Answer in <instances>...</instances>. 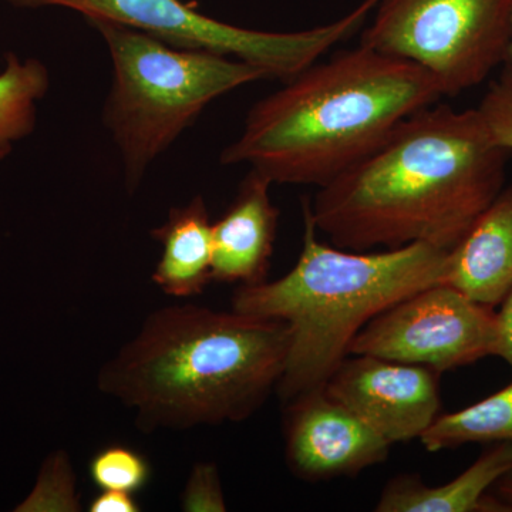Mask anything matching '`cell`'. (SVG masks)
Returning a JSON list of instances; mask_svg holds the SVG:
<instances>
[{
	"mask_svg": "<svg viewBox=\"0 0 512 512\" xmlns=\"http://www.w3.org/2000/svg\"><path fill=\"white\" fill-rule=\"evenodd\" d=\"M511 151L495 146L476 109L431 104L309 201L335 247L427 244L451 251L505 187Z\"/></svg>",
	"mask_w": 512,
	"mask_h": 512,
	"instance_id": "6da1fadb",
	"label": "cell"
},
{
	"mask_svg": "<svg viewBox=\"0 0 512 512\" xmlns=\"http://www.w3.org/2000/svg\"><path fill=\"white\" fill-rule=\"evenodd\" d=\"M441 97L421 67L359 45L258 101L221 163L251 165L272 184L325 187Z\"/></svg>",
	"mask_w": 512,
	"mask_h": 512,
	"instance_id": "7a4b0ae2",
	"label": "cell"
},
{
	"mask_svg": "<svg viewBox=\"0 0 512 512\" xmlns=\"http://www.w3.org/2000/svg\"><path fill=\"white\" fill-rule=\"evenodd\" d=\"M288 348L279 320L168 306L101 367L97 386L133 410L144 431L235 423L278 386Z\"/></svg>",
	"mask_w": 512,
	"mask_h": 512,
	"instance_id": "3957f363",
	"label": "cell"
},
{
	"mask_svg": "<svg viewBox=\"0 0 512 512\" xmlns=\"http://www.w3.org/2000/svg\"><path fill=\"white\" fill-rule=\"evenodd\" d=\"M303 244L282 278L239 286L232 309L285 323L288 356L276 390L284 402L325 386L370 320L407 296L441 284L447 252L427 244L382 252L323 244L302 201Z\"/></svg>",
	"mask_w": 512,
	"mask_h": 512,
	"instance_id": "277c9868",
	"label": "cell"
},
{
	"mask_svg": "<svg viewBox=\"0 0 512 512\" xmlns=\"http://www.w3.org/2000/svg\"><path fill=\"white\" fill-rule=\"evenodd\" d=\"M87 23L103 37L113 64L104 123L123 157L130 191L211 101L268 79L264 70L235 57L170 45L106 20Z\"/></svg>",
	"mask_w": 512,
	"mask_h": 512,
	"instance_id": "5b68a950",
	"label": "cell"
},
{
	"mask_svg": "<svg viewBox=\"0 0 512 512\" xmlns=\"http://www.w3.org/2000/svg\"><path fill=\"white\" fill-rule=\"evenodd\" d=\"M360 45L416 64L443 97L480 86L503 66L512 0H379Z\"/></svg>",
	"mask_w": 512,
	"mask_h": 512,
	"instance_id": "8992f818",
	"label": "cell"
},
{
	"mask_svg": "<svg viewBox=\"0 0 512 512\" xmlns=\"http://www.w3.org/2000/svg\"><path fill=\"white\" fill-rule=\"evenodd\" d=\"M13 8H64L86 20H106L141 30L170 45L210 50L289 80L308 69L333 46L362 28L379 0H363L329 25L302 32L276 33L239 28L202 15L183 0H5Z\"/></svg>",
	"mask_w": 512,
	"mask_h": 512,
	"instance_id": "52a82bcc",
	"label": "cell"
},
{
	"mask_svg": "<svg viewBox=\"0 0 512 512\" xmlns=\"http://www.w3.org/2000/svg\"><path fill=\"white\" fill-rule=\"evenodd\" d=\"M495 312L444 284L394 303L360 330L350 355L450 372L493 356Z\"/></svg>",
	"mask_w": 512,
	"mask_h": 512,
	"instance_id": "ba28073f",
	"label": "cell"
},
{
	"mask_svg": "<svg viewBox=\"0 0 512 512\" xmlns=\"http://www.w3.org/2000/svg\"><path fill=\"white\" fill-rule=\"evenodd\" d=\"M440 373L367 355H349L325 390L389 444L420 439L439 417Z\"/></svg>",
	"mask_w": 512,
	"mask_h": 512,
	"instance_id": "9c48e42d",
	"label": "cell"
},
{
	"mask_svg": "<svg viewBox=\"0 0 512 512\" xmlns=\"http://www.w3.org/2000/svg\"><path fill=\"white\" fill-rule=\"evenodd\" d=\"M286 403L285 457L296 477L305 481L353 477L389 457L392 444L329 396L325 386Z\"/></svg>",
	"mask_w": 512,
	"mask_h": 512,
	"instance_id": "30bf717a",
	"label": "cell"
},
{
	"mask_svg": "<svg viewBox=\"0 0 512 512\" xmlns=\"http://www.w3.org/2000/svg\"><path fill=\"white\" fill-rule=\"evenodd\" d=\"M271 185L251 168L228 210L212 224V281L241 286L266 281L279 218Z\"/></svg>",
	"mask_w": 512,
	"mask_h": 512,
	"instance_id": "8fae6325",
	"label": "cell"
},
{
	"mask_svg": "<svg viewBox=\"0 0 512 512\" xmlns=\"http://www.w3.org/2000/svg\"><path fill=\"white\" fill-rule=\"evenodd\" d=\"M441 284L488 308L503 301L512 288V185L503 188L447 252Z\"/></svg>",
	"mask_w": 512,
	"mask_h": 512,
	"instance_id": "7c38bea8",
	"label": "cell"
},
{
	"mask_svg": "<svg viewBox=\"0 0 512 512\" xmlns=\"http://www.w3.org/2000/svg\"><path fill=\"white\" fill-rule=\"evenodd\" d=\"M480 457L454 480L429 487L419 476H397L386 484L377 512H503L504 505L491 488L512 473V444H490Z\"/></svg>",
	"mask_w": 512,
	"mask_h": 512,
	"instance_id": "4fadbf2b",
	"label": "cell"
},
{
	"mask_svg": "<svg viewBox=\"0 0 512 512\" xmlns=\"http://www.w3.org/2000/svg\"><path fill=\"white\" fill-rule=\"evenodd\" d=\"M151 235L163 247L154 269V284L173 298H192L212 281V224L204 198L168 212Z\"/></svg>",
	"mask_w": 512,
	"mask_h": 512,
	"instance_id": "5bb4252c",
	"label": "cell"
},
{
	"mask_svg": "<svg viewBox=\"0 0 512 512\" xmlns=\"http://www.w3.org/2000/svg\"><path fill=\"white\" fill-rule=\"evenodd\" d=\"M420 441L431 453L464 444H512V382L460 412L437 417Z\"/></svg>",
	"mask_w": 512,
	"mask_h": 512,
	"instance_id": "9a60e30c",
	"label": "cell"
},
{
	"mask_svg": "<svg viewBox=\"0 0 512 512\" xmlns=\"http://www.w3.org/2000/svg\"><path fill=\"white\" fill-rule=\"evenodd\" d=\"M49 87L50 74L45 63L22 60L12 52L6 55L5 69L0 73V160L35 131L37 103Z\"/></svg>",
	"mask_w": 512,
	"mask_h": 512,
	"instance_id": "2e32d148",
	"label": "cell"
},
{
	"mask_svg": "<svg viewBox=\"0 0 512 512\" xmlns=\"http://www.w3.org/2000/svg\"><path fill=\"white\" fill-rule=\"evenodd\" d=\"M89 476L99 490L136 494L150 480L151 467L137 450L111 444L94 454L89 463Z\"/></svg>",
	"mask_w": 512,
	"mask_h": 512,
	"instance_id": "e0dca14e",
	"label": "cell"
},
{
	"mask_svg": "<svg viewBox=\"0 0 512 512\" xmlns=\"http://www.w3.org/2000/svg\"><path fill=\"white\" fill-rule=\"evenodd\" d=\"M16 511H76L72 468L63 453L47 458L35 490Z\"/></svg>",
	"mask_w": 512,
	"mask_h": 512,
	"instance_id": "ac0fdd59",
	"label": "cell"
},
{
	"mask_svg": "<svg viewBox=\"0 0 512 512\" xmlns=\"http://www.w3.org/2000/svg\"><path fill=\"white\" fill-rule=\"evenodd\" d=\"M485 131L495 146L512 153V66L504 63L477 107Z\"/></svg>",
	"mask_w": 512,
	"mask_h": 512,
	"instance_id": "d6986e66",
	"label": "cell"
},
{
	"mask_svg": "<svg viewBox=\"0 0 512 512\" xmlns=\"http://www.w3.org/2000/svg\"><path fill=\"white\" fill-rule=\"evenodd\" d=\"M181 507L190 512L227 511L218 468L212 463H200L191 471L181 498Z\"/></svg>",
	"mask_w": 512,
	"mask_h": 512,
	"instance_id": "ffe728a7",
	"label": "cell"
},
{
	"mask_svg": "<svg viewBox=\"0 0 512 512\" xmlns=\"http://www.w3.org/2000/svg\"><path fill=\"white\" fill-rule=\"evenodd\" d=\"M495 312L493 356L501 357L512 369V288Z\"/></svg>",
	"mask_w": 512,
	"mask_h": 512,
	"instance_id": "44dd1931",
	"label": "cell"
},
{
	"mask_svg": "<svg viewBox=\"0 0 512 512\" xmlns=\"http://www.w3.org/2000/svg\"><path fill=\"white\" fill-rule=\"evenodd\" d=\"M134 494L126 491L100 490L93 498L89 511L92 512H138V505Z\"/></svg>",
	"mask_w": 512,
	"mask_h": 512,
	"instance_id": "7402d4cb",
	"label": "cell"
},
{
	"mask_svg": "<svg viewBox=\"0 0 512 512\" xmlns=\"http://www.w3.org/2000/svg\"><path fill=\"white\" fill-rule=\"evenodd\" d=\"M494 495L500 498L512 512V473L507 474V476L501 478V480L494 485Z\"/></svg>",
	"mask_w": 512,
	"mask_h": 512,
	"instance_id": "603a6c76",
	"label": "cell"
},
{
	"mask_svg": "<svg viewBox=\"0 0 512 512\" xmlns=\"http://www.w3.org/2000/svg\"><path fill=\"white\" fill-rule=\"evenodd\" d=\"M504 63L511 64V66H512V28H511L510 46H508L507 57H505V62Z\"/></svg>",
	"mask_w": 512,
	"mask_h": 512,
	"instance_id": "cb8c5ba5",
	"label": "cell"
}]
</instances>
